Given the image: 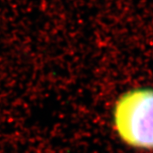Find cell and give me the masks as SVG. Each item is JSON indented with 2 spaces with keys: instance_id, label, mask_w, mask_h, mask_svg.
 Returning a JSON list of instances; mask_svg holds the SVG:
<instances>
[{
  "instance_id": "cell-1",
  "label": "cell",
  "mask_w": 153,
  "mask_h": 153,
  "mask_svg": "<svg viewBox=\"0 0 153 153\" xmlns=\"http://www.w3.org/2000/svg\"><path fill=\"white\" fill-rule=\"evenodd\" d=\"M113 122L128 146L153 151V88H138L123 94L115 105Z\"/></svg>"
}]
</instances>
